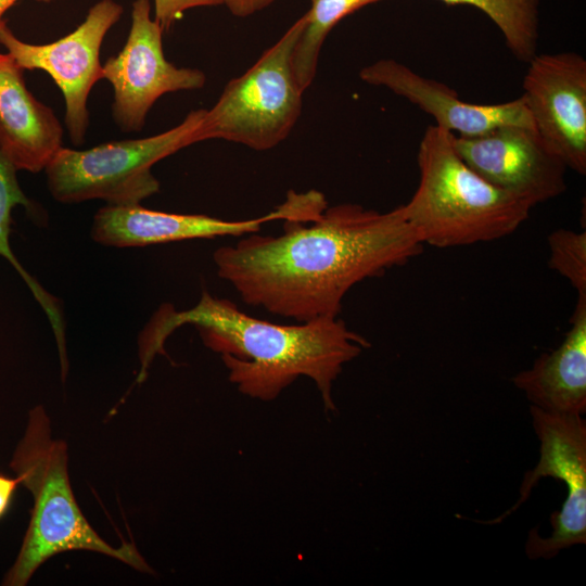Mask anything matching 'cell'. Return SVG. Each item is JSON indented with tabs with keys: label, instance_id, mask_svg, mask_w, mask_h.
<instances>
[{
	"label": "cell",
	"instance_id": "7a4b0ae2",
	"mask_svg": "<svg viewBox=\"0 0 586 586\" xmlns=\"http://www.w3.org/2000/svg\"><path fill=\"white\" fill-rule=\"evenodd\" d=\"M187 323L198 329L206 347L220 354L230 382L242 394L269 402L303 375L315 382L328 411L335 410L332 385L343 366L370 346L339 317L277 324L203 291L190 309L176 311L171 305H163L142 330L139 382L155 355L165 354L166 339Z\"/></svg>",
	"mask_w": 586,
	"mask_h": 586
},
{
	"label": "cell",
	"instance_id": "5b68a950",
	"mask_svg": "<svg viewBox=\"0 0 586 586\" xmlns=\"http://www.w3.org/2000/svg\"><path fill=\"white\" fill-rule=\"evenodd\" d=\"M306 23L305 14L242 75L225 86L205 110L198 142L221 139L266 151L285 140L302 113L303 91L292 68V53Z\"/></svg>",
	"mask_w": 586,
	"mask_h": 586
},
{
	"label": "cell",
	"instance_id": "30bf717a",
	"mask_svg": "<svg viewBox=\"0 0 586 586\" xmlns=\"http://www.w3.org/2000/svg\"><path fill=\"white\" fill-rule=\"evenodd\" d=\"M453 144L477 175L532 208L566 190L568 167L534 127L505 125L477 136L454 133Z\"/></svg>",
	"mask_w": 586,
	"mask_h": 586
},
{
	"label": "cell",
	"instance_id": "ba28073f",
	"mask_svg": "<svg viewBox=\"0 0 586 586\" xmlns=\"http://www.w3.org/2000/svg\"><path fill=\"white\" fill-rule=\"evenodd\" d=\"M122 13L123 7L116 1L100 0L74 31L46 44L22 41L5 20L0 23V44L15 63L24 71L47 72L60 88L65 103V127L75 145L85 142L89 124L88 97L94 84L102 79L103 39Z\"/></svg>",
	"mask_w": 586,
	"mask_h": 586
},
{
	"label": "cell",
	"instance_id": "2e32d148",
	"mask_svg": "<svg viewBox=\"0 0 586 586\" xmlns=\"http://www.w3.org/2000/svg\"><path fill=\"white\" fill-rule=\"evenodd\" d=\"M17 169L0 153V255L4 257L23 278L34 297L42 307L55 336L61 362L67 360L65 341V321L60 302L47 292L17 260L9 243L12 225V209L22 205L38 225L47 222V216L41 208L22 191Z\"/></svg>",
	"mask_w": 586,
	"mask_h": 586
},
{
	"label": "cell",
	"instance_id": "7c38bea8",
	"mask_svg": "<svg viewBox=\"0 0 586 586\" xmlns=\"http://www.w3.org/2000/svg\"><path fill=\"white\" fill-rule=\"evenodd\" d=\"M359 77L407 99L432 115L436 126L459 136H477L505 125L534 127L522 95L498 104L466 102L445 84L423 77L392 59L362 67Z\"/></svg>",
	"mask_w": 586,
	"mask_h": 586
},
{
	"label": "cell",
	"instance_id": "44dd1931",
	"mask_svg": "<svg viewBox=\"0 0 586 586\" xmlns=\"http://www.w3.org/2000/svg\"><path fill=\"white\" fill-rule=\"evenodd\" d=\"M276 0H221L237 17H247L271 5Z\"/></svg>",
	"mask_w": 586,
	"mask_h": 586
},
{
	"label": "cell",
	"instance_id": "9c48e42d",
	"mask_svg": "<svg viewBox=\"0 0 586 586\" xmlns=\"http://www.w3.org/2000/svg\"><path fill=\"white\" fill-rule=\"evenodd\" d=\"M163 33L151 16L150 0H135L126 43L102 65V79L114 89L113 118L123 131H140L162 95L199 90L206 84L204 72L178 67L166 60Z\"/></svg>",
	"mask_w": 586,
	"mask_h": 586
},
{
	"label": "cell",
	"instance_id": "5bb4252c",
	"mask_svg": "<svg viewBox=\"0 0 586 586\" xmlns=\"http://www.w3.org/2000/svg\"><path fill=\"white\" fill-rule=\"evenodd\" d=\"M63 126L27 89L24 69L0 53V153L17 169L38 173L63 146Z\"/></svg>",
	"mask_w": 586,
	"mask_h": 586
},
{
	"label": "cell",
	"instance_id": "9a60e30c",
	"mask_svg": "<svg viewBox=\"0 0 586 586\" xmlns=\"http://www.w3.org/2000/svg\"><path fill=\"white\" fill-rule=\"evenodd\" d=\"M512 383L545 411L583 416L586 411V294H577L570 329L552 352L517 373Z\"/></svg>",
	"mask_w": 586,
	"mask_h": 586
},
{
	"label": "cell",
	"instance_id": "3957f363",
	"mask_svg": "<svg viewBox=\"0 0 586 586\" xmlns=\"http://www.w3.org/2000/svg\"><path fill=\"white\" fill-rule=\"evenodd\" d=\"M453 132L429 126L420 141L419 184L403 205L420 241L447 249L491 242L512 234L532 207L493 186L459 156Z\"/></svg>",
	"mask_w": 586,
	"mask_h": 586
},
{
	"label": "cell",
	"instance_id": "6da1fadb",
	"mask_svg": "<svg viewBox=\"0 0 586 586\" xmlns=\"http://www.w3.org/2000/svg\"><path fill=\"white\" fill-rule=\"evenodd\" d=\"M423 243L403 205L380 213L327 206L308 221L284 220L277 237L251 233L213 255L242 301L300 322L335 318L347 292L418 256Z\"/></svg>",
	"mask_w": 586,
	"mask_h": 586
},
{
	"label": "cell",
	"instance_id": "52a82bcc",
	"mask_svg": "<svg viewBox=\"0 0 586 586\" xmlns=\"http://www.w3.org/2000/svg\"><path fill=\"white\" fill-rule=\"evenodd\" d=\"M530 411L540 442L539 460L525 473L518 501L484 524H497L514 512L540 479L562 481L568 494L561 509L550 517L551 535L542 537L533 528L525 544L530 559H550L565 548L586 543V422L582 416L552 413L533 405Z\"/></svg>",
	"mask_w": 586,
	"mask_h": 586
},
{
	"label": "cell",
	"instance_id": "4fadbf2b",
	"mask_svg": "<svg viewBox=\"0 0 586 586\" xmlns=\"http://www.w3.org/2000/svg\"><path fill=\"white\" fill-rule=\"evenodd\" d=\"M293 212L289 199L264 216L244 220H222L207 215L157 212L146 209L140 204L106 205L93 217L91 237L100 244L130 247L220 235L251 234L258 232L268 221L292 218Z\"/></svg>",
	"mask_w": 586,
	"mask_h": 586
},
{
	"label": "cell",
	"instance_id": "277c9868",
	"mask_svg": "<svg viewBox=\"0 0 586 586\" xmlns=\"http://www.w3.org/2000/svg\"><path fill=\"white\" fill-rule=\"evenodd\" d=\"M20 484L33 495L30 521L3 584L24 586L48 559L64 551L87 550L117 559L152 573L132 543L107 544L82 514L69 483L67 447L51 437L50 422L41 406L29 412L28 425L10 463Z\"/></svg>",
	"mask_w": 586,
	"mask_h": 586
},
{
	"label": "cell",
	"instance_id": "ac0fdd59",
	"mask_svg": "<svg viewBox=\"0 0 586 586\" xmlns=\"http://www.w3.org/2000/svg\"><path fill=\"white\" fill-rule=\"evenodd\" d=\"M479 9L498 27L512 55L527 63L537 54L540 0H441Z\"/></svg>",
	"mask_w": 586,
	"mask_h": 586
},
{
	"label": "cell",
	"instance_id": "8992f818",
	"mask_svg": "<svg viewBox=\"0 0 586 586\" xmlns=\"http://www.w3.org/2000/svg\"><path fill=\"white\" fill-rule=\"evenodd\" d=\"M205 109L191 111L174 128L140 139L106 142L88 150L62 146L46 167L52 196L61 203L100 199L113 206L138 205L160 191L152 167L195 138Z\"/></svg>",
	"mask_w": 586,
	"mask_h": 586
},
{
	"label": "cell",
	"instance_id": "7402d4cb",
	"mask_svg": "<svg viewBox=\"0 0 586 586\" xmlns=\"http://www.w3.org/2000/svg\"><path fill=\"white\" fill-rule=\"evenodd\" d=\"M20 480L0 473V520L5 515L13 501Z\"/></svg>",
	"mask_w": 586,
	"mask_h": 586
},
{
	"label": "cell",
	"instance_id": "e0dca14e",
	"mask_svg": "<svg viewBox=\"0 0 586 586\" xmlns=\"http://www.w3.org/2000/svg\"><path fill=\"white\" fill-rule=\"evenodd\" d=\"M306 23L292 53V68L304 92L314 81L322 44L333 27L360 8L382 0H310Z\"/></svg>",
	"mask_w": 586,
	"mask_h": 586
},
{
	"label": "cell",
	"instance_id": "ffe728a7",
	"mask_svg": "<svg viewBox=\"0 0 586 586\" xmlns=\"http://www.w3.org/2000/svg\"><path fill=\"white\" fill-rule=\"evenodd\" d=\"M221 0H154V20L163 31H168L190 9L217 7Z\"/></svg>",
	"mask_w": 586,
	"mask_h": 586
},
{
	"label": "cell",
	"instance_id": "8fae6325",
	"mask_svg": "<svg viewBox=\"0 0 586 586\" xmlns=\"http://www.w3.org/2000/svg\"><path fill=\"white\" fill-rule=\"evenodd\" d=\"M522 94L534 127L565 166L586 174V60L576 52L536 54Z\"/></svg>",
	"mask_w": 586,
	"mask_h": 586
},
{
	"label": "cell",
	"instance_id": "603a6c76",
	"mask_svg": "<svg viewBox=\"0 0 586 586\" xmlns=\"http://www.w3.org/2000/svg\"><path fill=\"white\" fill-rule=\"evenodd\" d=\"M18 0H0V23L4 21L5 12L13 7Z\"/></svg>",
	"mask_w": 586,
	"mask_h": 586
},
{
	"label": "cell",
	"instance_id": "d6986e66",
	"mask_svg": "<svg viewBox=\"0 0 586 586\" xmlns=\"http://www.w3.org/2000/svg\"><path fill=\"white\" fill-rule=\"evenodd\" d=\"M549 267L577 294H586V231L557 229L548 235Z\"/></svg>",
	"mask_w": 586,
	"mask_h": 586
}]
</instances>
